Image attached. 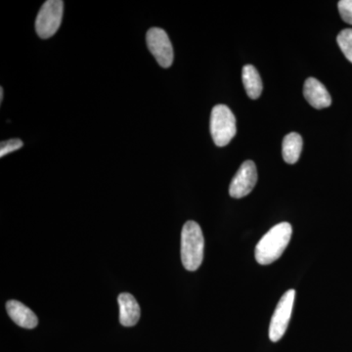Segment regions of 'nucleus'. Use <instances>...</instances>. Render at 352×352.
Wrapping results in <instances>:
<instances>
[{
	"label": "nucleus",
	"instance_id": "1",
	"mask_svg": "<svg viewBox=\"0 0 352 352\" xmlns=\"http://www.w3.org/2000/svg\"><path fill=\"white\" fill-rule=\"evenodd\" d=\"M293 228L288 222H281L270 229L256 247V259L261 265H268L281 258L291 241Z\"/></svg>",
	"mask_w": 352,
	"mask_h": 352
},
{
	"label": "nucleus",
	"instance_id": "2",
	"mask_svg": "<svg viewBox=\"0 0 352 352\" xmlns=\"http://www.w3.org/2000/svg\"><path fill=\"white\" fill-rule=\"evenodd\" d=\"M205 239L200 226L195 221H187L182 232V261L188 271H196L204 258Z\"/></svg>",
	"mask_w": 352,
	"mask_h": 352
},
{
	"label": "nucleus",
	"instance_id": "3",
	"mask_svg": "<svg viewBox=\"0 0 352 352\" xmlns=\"http://www.w3.org/2000/svg\"><path fill=\"white\" fill-rule=\"evenodd\" d=\"M237 132L235 116L226 105L214 106L210 115V134L215 145H228Z\"/></svg>",
	"mask_w": 352,
	"mask_h": 352
},
{
	"label": "nucleus",
	"instance_id": "4",
	"mask_svg": "<svg viewBox=\"0 0 352 352\" xmlns=\"http://www.w3.org/2000/svg\"><path fill=\"white\" fill-rule=\"evenodd\" d=\"M64 2L47 0L41 6L36 20V31L41 38H50L56 34L63 18Z\"/></svg>",
	"mask_w": 352,
	"mask_h": 352
},
{
	"label": "nucleus",
	"instance_id": "5",
	"mask_svg": "<svg viewBox=\"0 0 352 352\" xmlns=\"http://www.w3.org/2000/svg\"><path fill=\"white\" fill-rule=\"evenodd\" d=\"M295 298V289H289L282 296L279 302H278L270 322V339L271 342H279L283 338L285 333H286L289 319H291L292 312H293Z\"/></svg>",
	"mask_w": 352,
	"mask_h": 352
},
{
	"label": "nucleus",
	"instance_id": "6",
	"mask_svg": "<svg viewBox=\"0 0 352 352\" xmlns=\"http://www.w3.org/2000/svg\"><path fill=\"white\" fill-rule=\"evenodd\" d=\"M148 48L157 63L163 68H170L173 65V48L168 34L161 28H151L146 36Z\"/></svg>",
	"mask_w": 352,
	"mask_h": 352
},
{
	"label": "nucleus",
	"instance_id": "7",
	"mask_svg": "<svg viewBox=\"0 0 352 352\" xmlns=\"http://www.w3.org/2000/svg\"><path fill=\"white\" fill-rule=\"evenodd\" d=\"M258 182V171L252 161H245L231 182L229 194L234 199L244 198L254 190Z\"/></svg>",
	"mask_w": 352,
	"mask_h": 352
},
{
	"label": "nucleus",
	"instance_id": "8",
	"mask_svg": "<svg viewBox=\"0 0 352 352\" xmlns=\"http://www.w3.org/2000/svg\"><path fill=\"white\" fill-rule=\"evenodd\" d=\"M303 94L308 103L318 110L328 108L332 104V98L327 88L316 78H309L305 80Z\"/></svg>",
	"mask_w": 352,
	"mask_h": 352
},
{
	"label": "nucleus",
	"instance_id": "9",
	"mask_svg": "<svg viewBox=\"0 0 352 352\" xmlns=\"http://www.w3.org/2000/svg\"><path fill=\"white\" fill-rule=\"evenodd\" d=\"M120 307V322L124 327L136 325L140 318V307L134 296L129 293L120 294L118 298Z\"/></svg>",
	"mask_w": 352,
	"mask_h": 352
},
{
	"label": "nucleus",
	"instance_id": "10",
	"mask_svg": "<svg viewBox=\"0 0 352 352\" xmlns=\"http://www.w3.org/2000/svg\"><path fill=\"white\" fill-rule=\"evenodd\" d=\"M7 314L18 326L25 329H34L38 326V317L22 302L9 300L6 303Z\"/></svg>",
	"mask_w": 352,
	"mask_h": 352
},
{
	"label": "nucleus",
	"instance_id": "11",
	"mask_svg": "<svg viewBox=\"0 0 352 352\" xmlns=\"http://www.w3.org/2000/svg\"><path fill=\"white\" fill-rule=\"evenodd\" d=\"M242 80L248 96L251 99H258L263 88L258 69L252 65H245L242 71Z\"/></svg>",
	"mask_w": 352,
	"mask_h": 352
},
{
	"label": "nucleus",
	"instance_id": "12",
	"mask_svg": "<svg viewBox=\"0 0 352 352\" xmlns=\"http://www.w3.org/2000/svg\"><path fill=\"white\" fill-rule=\"evenodd\" d=\"M302 151V138L296 132H291L285 136L282 144V155L287 164H294L300 159Z\"/></svg>",
	"mask_w": 352,
	"mask_h": 352
},
{
	"label": "nucleus",
	"instance_id": "13",
	"mask_svg": "<svg viewBox=\"0 0 352 352\" xmlns=\"http://www.w3.org/2000/svg\"><path fill=\"white\" fill-rule=\"evenodd\" d=\"M337 41L344 56L352 63V29H346L340 32Z\"/></svg>",
	"mask_w": 352,
	"mask_h": 352
},
{
	"label": "nucleus",
	"instance_id": "14",
	"mask_svg": "<svg viewBox=\"0 0 352 352\" xmlns=\"http://www.w3.org/2000/svg\"><path fill=\"white\" fill-rule=\"evenodd\" d=\"M23 147L22 140L20 139H10V140L3 141L0 144V157H3L6 155L17 151Z\"/></svg>",
	"mask_w": 352,
	"mask_h": 352
},
{
	"label": "nucleus",
	"instance_id": "15",
	"mask_svg": "<svg viewBox=\"0 0 352 352\" xmlns=\"http://www.w3.org/2000/svg\"><path fill=\"white\" fill-rule=\"evenodd\" d=\"M338 7L342 20L347 24L352 25V0H340Z\"/></svg>",
	"mask_w": 352,
	"mask_h": 352
},
{
	"label": "nucleus",
	"instance_id": "16",
	"mask_svg": "<svg viewBox=\"0 0 352 352\" xmlns=\"http://www.w3.org/2000/svg\"><path fill=\"white\" fill-rule=\"evenodd\" d=\"M0 101H3V88L0 87Z\"/></svg>",
	"mask_w": 352,
	"mask_h": 352
}]
</instances>
